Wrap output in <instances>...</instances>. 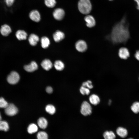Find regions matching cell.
Wrapping results in <instances>:
<instances>
[{
	"label": "cell",
	"instance_id": "9",
	"mask_svg": "<svg viewBox=\"0 0 139 139\" xmlns=\"http://www.w3.org/2000/svg\"><path fill=\"white\" fill-rule=\"evenodd\" d=\"M12 32L10 26L7 24L2 25L0 28V32L1 34L4 36H8Z\"/></svg>",
	"mask_w": 139,
	"mask_h": 139
},
{
	"label": "cell",
	"instance_id": "21",
	"mask_svg": "<svg viewBox=\"0 0 139 139\" xmlns=\"http://www.w3.org/2000/svg\"><path fill=\"white\" fill-rule=\"evenodd\" d=\"M54 66L55 69L59 71L63 70L65 67L64 64L60 60L56 61L55 62Z\"/></svg>",
	"mask_w": 139,
	"mask_h": 139
},
{
	"label": "cell",
	"instance_id": "12",
	"mask_svg": "<svg viewBox=\"0 0 139 139\" xmlns=\"http://www.w3.org/2000/svg\"><path fill=\"white\" fill-rule=\"evenodd\" d=\"M24 69L28 72H32L37 70L38 65L35 62L32 61L29 64L25 65L24 67Z\"/></svg>",
	"mask_w": 139,
	"mask_h": 139
},
{
	"label": "cell",
	"instance_id": "23",
	"mask_svg": "<svg viewBox=\"0 0 139 139\" xmlns=\"http://www.w3.org/2000/svg\"><path fill=\"white\" fill-rule=\"evenodd\" d=\"M9 126L8 123L6 121H0V130L4 132L7 131L9 129Z\"/></svg>",
	"mask_w": 139,
	"mask_h": 139
},
{
	"label": "cell",
	"instance_id": "31",
	"mask_svg": "<svg viewBox=\"0 0 139 139\" xmlns=\"http://www.w3.org/2000/svg\"><path fill=\"white\" fill-rule=\"evenodd\" d=\"M82 86L89 89H92L93 88L92 82L90 80H88L86 81L83 82L82 83Z\"/></svg>",
	"mask_w": 139,
	"mask_h": 139
},
{
	"label": "cell",
	"instance_id": "25",
	"mask_svg": "<svg viewBox=\"0 0 139 139\" xmlns=\"http://www.w3.org/2000/svg\"><path fill=\"white\" fill-rule=\"evenodd\" d=\"M45 110L47 112L52 115L54 114L56 111L55 107L51 105H47L46 107Z\"/></svg>",
	"mask_w": 139,
	"mask_h": 139
},
{
	"label": "cell",
	"instance_id": "10",
	"mask_svg": "<svg viewBox=\"0 0 139 139\" xmlns=\"http://www.w3.org/2000/svg\"><path fill=\"white\" fill-rule=\"evenodd\" d=\"M86 26L89 28L94 27L96 24V21L94 17L91 15H87L84 18Z\"/></svg>",
	"mask_w": 139,
	"mask_h": 139
},
{
	"label": "cell",
	"instance_id": "36",
	"mask_svg": "<svg viewBox=\"0 0 139 139\" xmlns=\"http://www.w3.org/2000/svg\"><path fill=\"white\" fill-rule=\"evenodd\" d=\"M1 119H2V117H1V113L0 112V121L1 120Z\"/></svg>",
	"mask_w": 139,
	"mask_h": 139
},
{
	"label": "cell",
	"instance_id": "28",
	"mask_svg": "<svg viewBox=\"0 0 139 139\" xmlns=\"http://www.w3.org/2000/svg\"><path fill=\"white\" fill-rule=\"evenodd\" d=\"M37 138V139H48V136L46 132L41 131L38 133Z\"/></svg>",
	"mask_w": 139,
	"mask_h": 139
},
{
	"label": "cell",
	"instance_id": "16",
	"mask_svg": "<svg viewBox=\"0 0 139 139\" xmlns=\"http://www.w3.org/2000/svg\"><path fill=\"white\" fill-rule=\"evenodd\" d=\"M41 65L42 67L46 71H48L53 66V64L51 61L48 59H45L42 62Z\"/></svg>",
	"mask_w": 139,
	"mask_h": 139
},
{
	"label": "cell",
	"instance_id": "24",
	"mask_svg": "<svg viewBox=\"0 0 139 139\" xmlns=\"http://www.w3.org/2000/svg\"><path fill=\"white\" fill-rule=\"evenodd\" d=\"M103 136L105 139H115L116 135L112 131H107L103 134Z\"/></svg>",
	"mask_w": 139,
	"mask_h": 139
},
{
	"label": "cell",
	"instance_id": "17",
	"mask_svg": "<svg viewBox=\"0 0 139 139\" xmlns=\"http://www.w3.org/2000/svg\"><path fill=\"white\" fill-rule=\"evenodd\" d=\"M15 35L16 37L19 40H22L26 39L27 34L24 31L19 30L16 32Z\"/></svg>",
	"mask_w": 139,
	"mask_h": 139
},
{
	"label": "cell",
	"instance_id": "18",
	"mask_svg": "<svg viewBox=\"0 0 139 139\" xmlns=\"http://www.w3.org/2000/svg\"><path fill=\"white\" fill-rule=\"evenodd\" d=\"M37 124L40 128L42 129H45L47 126L48 122L45 118L41 117L38 120Z\"/></svg>",
	"mask_w": 139,
	"mask_h": 139
},
{
	"label": "cell",
	"instance_id": "13",
	"mask_svg": "<svg viewBox=\"0 0 139 139\" xmlns=\"http://www.w3.org/2000/svg\"><path fill=\"white\" fill-rule=\"evenodd\" d=\"M65 37V35L62 32L58 30L56 31L53 34V38L54 41L57 42L63 40Z\"/></svg>",
	"mask_w": 139,
	"mask_h": 139
},
{
	"label": "cell",
	"instance_id": "27",
	"mask_svg": "<svg viewBox=\"0 0 139 139\" xmlns=\"http://www.w3.org/2000/svg\"><path fill=\"white\" fill-rule=\"evenodd\" d=\"M132 111L135 113L139 112V102H134L131 107Z\"/></svg>",
	"mask_w": 139,
	"mask_h": 139
},
{
	"label": "cell",
	"instance_id": "32",
	"mask_svg": "<svg viewBox=\"0 0 139 139\" xmlns=\"http://www.w3.org/2000/svg\"><path fill=\"white\" fill-rule=\"evenodd\" d=\"M15 0H4L5 5L8 7L12 6L14 4Z\"/></svg>",
	"mask_w": 139,
	"mask_h": 139
},
{
	"label": "cell",
	"instance_id": "26",
	"mask_svg": "<svg viewBox=\"0 0 139 139\" xmlns=\"http://www.w3.org/2000/svg\"><path fill=\"white\" fill-rule=\"evenodd\" d=\"M44 3L49 8H53L56 5V2L55 0H45Z\"/></svg>",
	"mask_w": 139,
	"mask_h": 139
},
{
	"label": "cell",
	"instance_id": "14",
	"mask_svg": "<svg viewBox=\"0 0 139 139\" xmlns=\"http://www.w3.org/2000/svg\"><path fill=\"white\" fill-rule=\"evenodd\" d=\"M39 40V37L34 34H31L28 38V41L31 46H35L36 45Z\"/></svg>",
	"mask_w": 139,
	"mask_h": 139
},
{
	"label": "cell",
	"instance_id": "33",
	"mask_svg": "<svg viewBox=\"0 0 139 139\" xmlns=\"http://www.w3.org/2000/svg\"><path fill=\"white\" fill-rule=\"evenodd\" d=\"M46 91L47 93L50 94L53 92V89L51 86H48L46 88Z\"/></svg>",
	"mask_w": 139,
	"mask_h": 139
},
{
	"label": "cell",
	"instance_id": "3",
	"mask_svg": "<svg viewBox=\"0 0 139 139\" xmlns=\"http://www.w3.org/2000/svg\"><path fill=\"white\" fill-rule=\"evenodd\" d=\"M92 109L90 103L86 101L83 102L81 104L80 112L83 116L90 115L92 113Z\"/></svg>",
	"mask_w": 139,
	"mask_h": 139
},
{
	"label": "cell",
	"instance_id": "5",
	"mask_svg": "<svg viewBox=\"0 0 139 139\" xmlns=\"http://www.w3.org/2000/svg\"><path fill=\"white\" fill-rule=\"evenodd\" d=\"M75 47L78 51L83 53L88 48V45L86 42L83 40L77 41L75 44Z\"/></svg>",
	"mask_w": 139,
	"mask_h": 139
},
{
	"label": "cell",
	"instance_id": "4",
	"mask_svg": "<svg viewBox=\"0 0 139 139\" xmlns=\"http://www.w3.org/2000/svg\"><path fill=\"white\" fill-rule=\"evenodd\" d=\"M20 79L19 74L16 72L13 71L11 72L8 76L7 81L10 84H14L17 83Z\"/></svg>",
	"mask_w": 139,
	"mask_h": 139
},
{
	"label": "cell",
	"instance_id": "20",
	"mask_svg": "<svg viewBox=\"0 0 139 139\" xmlns=\"http://www.w3.org/2000/svg\"><path fill=\"white\" fill-rule=\"evenodd\" d=\"M28 132L30 134H32L36 132L38 130V127L35 124L32 123L30 124L27 128Z\"/></svg>",
	"mask_w": 139,
	"mask_h": 139
},
{
	"label": "cell",
	"instance_id": "39",
	"mask_svg": "<svg viewBox=\"0 0 139 139\" xmlns=\"http://www.w3.org/2000/svg\"></svg>",
	"mask_w": 139,
	"mask_h": 139
},
{
	"label": "cell",
	"instance_id": "2",
	"mask_svg": "<svg viewBox=\"0 0 139 139\" xmlns=\"http://www.w3.org/2000/svg\"><path fill=\"white\" fill-rule=\"evenodd\" d=\"M78 8L81 13L88 15L91 11L92 5L90 0H79L78 3Z\"/></svg>",
	"mask_w": 139,
	"mask_h": 139
},
{
	"label": "cell",
	"instance_id": "1",
	"mask_svg": "<svg viewBox=\"0 0 139 139\" xmlns=\"http://www.w3.org/2000/svg\"><path fill=\"white\" fill-rule=\"evenodd\" d=\"M130 36L128 25L125 16L114 25L108 38L113 44L124 43L128 40Z\"/></svg>",
	"mask_w": 139,
	"mask_h": 139
},
{
	"label": "cell",
	"instance_id": "38",
	"mask_svg": "<svg viewBox=\"0 0 139 139\" xmlns=\"http://www.w3.org/2000/svg\"><path fill=\"white\" fill-rule=\"evenodd\" d=\"M108 0L110 1H112L113 0Z\"/></svg>",
	"mask_w": 139,
	"mask_h": 139
},
{
	"label": "cell",
	"instance_id": "15",
	"mask_svg": "<svg viewBox=\"0 0 139 139\" xmlns=\"http://www.w3.org/2000/svg\"><path fill=\"white\" fill-rule=\"evenodd\" d=\"M89 100L90 102L94 105H98L100 101L99 97L95 94H93L90 95L89 97Z\"/></svg>",
	"mask_w": 139,
	"mask_h": 139
},
{
	"label": "cell",
	"instance_id": "30",
	"mask_svg": "<svg viewBox=\"0 0 139 139\" xmlns=\"http://www.w3.org/2000/svg\"><path fill=\"white\" fill-rule=\"evenodd\" d=\"M7 102L3 98H0V108H5L8 105Z\"/></svg>",
	"mask_w": 139,
	"mask_h": 139
},
{
	"label": "cell",
	"instance_id": "8",
	"mask_svg": "<svg viewBox=\"0 0 139 139\" xmlns=\"http://www.w3.org/2000/svg\"><path fill=\"white\" fill-rule=\"evenodd\" d=\"M118 54L119 57L124 60L127 59L130 56L128 49L125 47H121L119 49Z\"/></svg>",
	"mask_w": 139,
	"mask_h": 139
},
{
	"label": "cell",
	"instance_id": "34",
	"mask_svg": "<svg viewBox=\"0 0 139 139\" xmlns=\"http://www.w3.org/2000/svg\"><path fill=\"white\" fill-rule=\"evenodd\" d=\"M134 57L136 59L139 61V49L136 51L134 54Z\"/></svg>",
	"mask_w": 139,
	"mask_h": 139
},
{
	"label": "cell",
	"instance_id": "19",
	"mask_svg": "<svg viewBox=\"0 0 139 139\" xmlns=\"http://www.w3.org/2000/svg\"><path fill=\"white\" fill-rule=\"evenodd\" d=\"M116 132L117 134L122 138L126 137L128 134L127 129L121 127H118L116 130Z\"/></svg>",
	"mask_w": 139,
	"mask_h": 139
},
{
	"label": "cell",
	"instance_id": "7",
	"mask_svg": "<svg viewBox=\"0 0 139 139\" xmlns=\"http://www.w3.org/2000/svg\"><path fill=\"white\" fill-rule=\"evenodd\" d=\"M65 14L64 11L61 8H56L53 13V16L54 19L58 21L62 20L65 16Z\"/></svg>",
	"mask_w": 139,
	"mask_h": 139
},
{
	"label": "cell",
	"instance_id": "22",
	"mask_svg": "<svg viewBox=\"0 0 139 139\" xmlns=\"http://www.w3.org/2000/svg\"><path fill=\"white\" fill-rule=\"evenodd\" d=\"M41 46L44 48H47L50 44L49 39L46 37H43L41 38Z\"/></svg>",
	"mask_w": 139,
	"mask_h": 139
},
{
	"label": "cell",
	"instance_id": "29",
	"mask_svg": "<svg viewBox=\"0 0 139 139\" xmlns=\"http://www.w3.org/2000/svg\"><path fill=\"white\" fill-rule=\"evenodd\" d=\"M80 93L83 95H88L90 93V89L86 87L82 86L80 89Z\"/></svg>",
	"mask_w": 139,
	"mask_h": 139
},
{
	"label": "cell",
	"instance_id": "37",
	"mask_svg": "<svg viewBox=\"0 0 139 139\" xmlns=\"http://www.w3.org/2000/svg\"><path fill=\"white\" fill-rule=\"evenodd\" d=\"M128 139H133L132 138H128Z\"/></svg>",
	"mask_w": 139,
	"mask_h": 139
},
{
	"label": "cell",
	"instance_id": "6",
	"mask_svg": "<svg viewBox=\"0 0 139 139\" xmlns=\"http://www.w3.org/2000/svg\"><path fill=\"white\" fill-rule=\"evenodd\" d=\"M5 114L9 116H13L15 115L18 112V109L13 104H8L5 108Z\"/></svg>",
	"mask_w": 139,
	"mask_h": 139
},
{
	"label": "cell",
	"instance_id": "35",
	"mask_svg": "<svg viewBox=\"0 0 139 139\" xmlns=\"http://www.w3.org/2000/svg\"><path fill=\"white\" fill-rule=\"evenodd\" d=\"M136 4V8L139 10V0H134Z\"/></svg>",
	"mask_w": 139,
	"mask_h": 139
},
{
	"label": "cell",
	"instance_id": "11",
	"mask_svg": "<svg viewBox=\"0 0 139 139\" xmlns=\"http://www.w3.org/2000/svg\"><path fill=\"white\" fill-rule=\"evenodd\" d=\"M29 16L31 20L35 22H39L41 19L40 13L37 10H33L31 11L29 14Z\"/></svg>",
	"mask_w": 139,
	"mask_h": 139
}]
</instances>
